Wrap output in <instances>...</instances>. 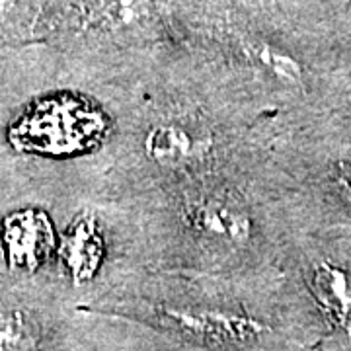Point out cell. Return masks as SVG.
Listing matches in <instances>:
<instances>
[{
	"instance_id": "6da1fadb",
	"label": "cell",
	"mask_w": 351,
	"mask_h": 351,
	"mask_svg": "<svg viewBox=\"0 0 351 351\" xmlns=\"http://www.w3.org/2000/svg\"><path fill=\"white\" fill-rule=\"evenodd\" d=\"M162 318L184 336L207 346H240L260 338L267 328L244 314L201 308V306H166Z\"/></svg>"
},
{
	"instance_id": "7a4b0ae2",
	"label": "cell",
	"mask_w": 351,
	"mask_h": 351,
	"mask_svg": "<svg viewBox=\"0 0 351 351\" xmlns=\"http://www.w3.org/2000/svg\"><path fill=\"white\" fill-rule=\"evenodd\" d=\"M49 215L36 207L8 213L0 221V252L10 267L36 269L55 248Z\"/></svg>"
},
{
	"instance_id": "3957f363",
	"label": "cell",
	"mask_w": 351,
	"mask_h": 351,
	"mask_svg": "<svg viewBox=\"0 0 351 351\" xmlns=\"http://www.w3.org/2000/svg\"><path fill=\"white\" fill-rule=\"evenodd\" d=\"M213 151V137L199 127L166 121L154 125L145 138V152L160 166H186L203 160Z\"/></svg>"
},
{
	"instance_id": "277c9868",
	"label": "cell",
	"mask_w": 351,
	"mask_h": 351,
	"mask_svg": "<svg viewBox=\"0 0 351 351\" xmlns=\"http://www.w3.org/2000/svg\"><path fill=\"white\" fill-rule=\"evenodd\" d=\"M189 217L199 234L223 244H242L252 234L250 215L237 201L225 197L199 199Z\"/></svg>"
},
{
	"instance_id": "5b68a950",
	"label": "cell",
	"mask_w": 351,
	"mask_h": 351,
	"mask_svg": "<svg viewBox=\"0 0 351 351\" xmlns=\"http://www.w3.org/2000/svg\"><path fill=\"white\" fill-rule=\"evenodd\" d=\"M61 256L75 281H88L104 260V239L98 223L90 217H78L64 234Z\"/></svg>"
},
{
	"instance_id": "8992f818",
	"label": "cell",
	"mask_w": 351,
	"mask_h": 351,
	"mask_svg": "<svg viewBox=\"0 0 351 351\" xmlns=\"http://www.w3.org/2000/svg\"><path fill=\"white\" fill-rule=\"evenodd\" d=\"M313 291L326 314L339 326L351 328V277L338 265L320 263L313 274Z\"/></svg>"
},
{
	"instance_id": "52a82bcc",
	"label": "cell",
	"mask_w": 351,
	"mask_h": 351,
	"mask_svg": "<svg viewBox=\"0 0 351 351\" xmlns=\"http://www.w3.org/2000/svg\"><path fill=\"white\" fill-rule=\"evenodd\" d=\"M246 51L263 71L276 76L277 80L287 82V84H299L302 80L301 63L285 51L277 49V47L269 45V43H263V41H252V43H248Z\"/></svg>"
},
{
	"instance_id": "ba28073f",
	"label": "cell",
	"mask_w": 351,
	"mask_h": 351,
	"mask_svg": "<svg viewBox=\"0 0 351 351\" xmlns=\"http://www.w3.org/2000/svg\"><path fill=\"white\" fill-rule=\"evenodd\" d=\"M92 18L100 24L131 25L149 12V0H92Z\"/></svg>"
},
{
	"instance_id": "9c48e42d",
	"label": "cell",
	"mask_w": 351,
	"mask_h": 351,
	"mask_svg": "<svg viewBox=\"0 0 351 351\" xmlns=\"http://www.w3.org/2000/svg\"><path fill=\"white\" fill-rule=\"evenodd\" d=\"M0 351H32V338L20 316L0 318Z\"/></svg>"
},
{
	"instance_id": "30bf717a",
	"label": "cell",
	"mask_w": 351,
	"mask_h": 351,
	"mask_svg": "<svg viewBox=\"0 0 351 351\" xmlns=\"http://www.w3.org/2000/svg\"><path fill=\"white\" fill-rule=\"evenodd\" d=\"M336 180H338V186L341 188V191L351 201V154L336 164Z\"/></svg>"
}]
</instances>
